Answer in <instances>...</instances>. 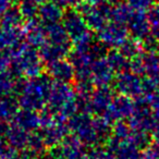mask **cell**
Returning a JSON list of instances; mask_svg holds the SVG:
<instances>
[{
	"label": "cell",
	"instance_id": "3957f363",
	"mask_svg": "<svg viewBox=\"0 0 159 159\" xmlns=\"http://www.w3.org/2000/svg\"><path fill=\"white\" fill-rule=\"evenodd\" d=\"M8 3H9V0H0V12H2L7 8Z\"/></svg>",
	"mask_w": 159,
	"mask_h": 159
},
{
	"label": "cell",
	"instance_id": "6da1fadb",
	"mask_svg": "<svg viewBox=\"0 0 159 159\" xmlns=\"http://www.w3.org/2000/svg\"><path fill=\"white\" fill-rule=\"evenodd\" d=\"M10 89V82L6 76L0 75V96L8 93Z\"/></svg>",
	"mask_w": 159,
	"mask_h": 159
},
{
	"label": "cell",
	"instance_id": "7a4b0ae2",
	"mask_svg": "<svg viewBox=\"0 0 159 159\" xmlns=\"http://www.w3.org/2000/svg\"><path fill=\"white\" fill-rule=\"evenodd\" d=\"M8 66V58L5 55L0 53V72L2 70H5V68Z\"/></svg>",
	"mask_w": 159,
	"mask_h": 159
},
{
	"label": "cell",
	"instance_id": "277c9868",
	"mask_svg": "<svg viewBox=\"0 0 159 159\" xmlns=\"http://www.w3.org/2000/svg\"><path fill=\"white\" fill-rule=\"evenodd\" d=\"M2 155V142H1V139H0V156Z\"/></svg>",
	"mask_w": 159,
	"mask_h": 159
}]
</instances>
